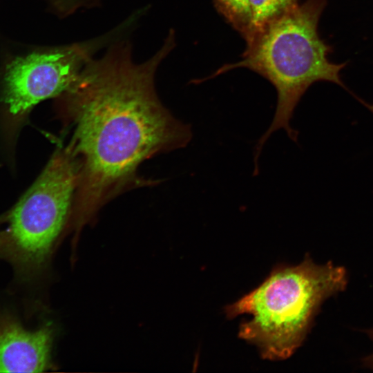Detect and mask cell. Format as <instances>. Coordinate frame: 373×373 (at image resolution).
I'll use <instances>...</instances> for the list:
<instances>
[{
  "instance_id": "7",
  "label": "cell",
  "mask_w": 373,
  "mask_h": 373,
  "mask_svg": "<svg viewBox=\"0 0 373 373\" xmlns=\"http://www.w3.org/2000/svg\"><path fill=\"white\" fill-rule=\"evenodd\" d=\"M252 12L251 32L245 41L265 26L298 6V0H249Z\"/></svg>"
},
{
  "instance_id": "5",
  "label": "cell",
  "mask_w": 373,
  "mask_h": 373,
  "mask_svg": "<svg viewBox=\"0 0 373 373\" xmlns=\"http://www.w3.org/2000/svg\"><path fill=\"white\" fill-rule=\"evenodd\" d=\"M119 30L95 39L32 52L12 59L3 77L2 101L13 116L59 97L76 79L92 55Z\"/></svg>"
},
{
  "instance_id": "2",
  "label": "cell",
  "mask_w": 373,
  "mask_h": 373,
  "mask_svg": "<svg viewBox=\"0 0 373 373\" xmlns=\"http://www.w3.org/2000/svg\"><path fill=\"white\" fill-rule=\"evenodd\" d=\"M327 0H306L271 21L246 41L242 59L225 64L202 82L238 68L260 75L275 87L277 103L272 121L254 148V170L264 145L276 131L283 130L297 142L298 133L291 126L294 111L314 83L327 81L346 88L340 77L345 64L331 62V47L318 35V26Z\"/></svg>"
},
{
  "instance_id": "8",
  "label": "cell",
  "mask_w": 373,
  "mask_h": 373,
  "mask_svg": "<svg viewBox=\"0 0 373 373\" xmlns=\"http://www.w3.org/2000/svg\"><path fill=\"white\" fill-rule=\"evenodd\" d=\"M218 12L246 39L251 30L249 0H213Z\"/></svg>"
},
{
  "instance_id": "6",
  "label": "cell",
  "mask_w": 373,
  "mask_h": 373,
  "mask_svg": "<svg viewBox=\"0 0 373 373\" xmlns=\"http://www.w3.org/2000/svg\"><path fill=\"white\" fill-rule=\"evenodd\" d=\"M53 329L29 330L17 320L0 317V372H40L52 367Z\"/></svg>"
},
{
  "instance_id": "3",
  "label": "cell",
  "mask_w": 373,
  "mask_h": 373,
  "mask_svg": "<svg viewBox=\"0 0 373 373\" xmlns=\"http://www.w3.org/2000/svg\"><path fill=\"white\" fill-rule=\"evenodd\" d=\"M347 274L332 262L306 257L295 266L278 265L256 288L227 306V317L248 314L239 337L256 345L263 358L284 360L304 341L322 303L345 289Z\"/></svg>"
},
{
  "instance_id": "1",
  "label": "cell",
  "mask_w": 373,
  "mask_h": 373,
  "mask_svg": "<svg viewBox=\"0 0 373 373\" xmlns=\"http://www.w3.org/2000/svg\"><path fill=\"white\" fill-rule=\"evenodd\" d=\"M174 46L171 30L151 58L135 64L129 42H116L59 96L74 128L69 146L80 163L71 210L76 230L131 184L144 160L191 142V125L162 104L154 86L156 69Z\"/></svg>"
},
{
  "instance_id": "9",
  "label": "cell",
  "mask_w": 373,
  "mask_h": 373,
  "mask_svg": "<svg viewBox=\"0 0 373 373\" xmlns=\"http://www.w3.org/2000/svg\"><path fill=\"white\" fill-rule=\"evenodd\" d=\"M369 336L373 340V329L367 331ZM365 364L369 368L373 370V353L364 359Z\"/></svg>"
},
{
  "instance_id": "4",
  "label": "cell",
  "mask_w": 373,
  "mask_h": 373,
  "mask_svg": "<svg viewBox=\"0 0 373 373\" xmlns=\"http://www.w3.org/2000/svg\"><path fill=\"white\" fill-rule=\"evenodd\" d=\"M80 163L69 146L57 149L6 218L0 232V256L23 277L46 267L71 213Z\"/></svg>"
}]
</instances>
